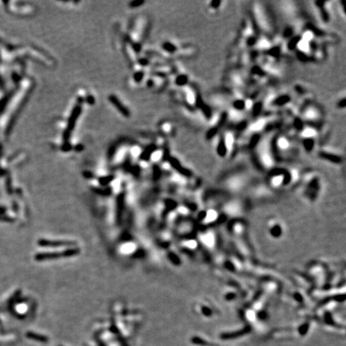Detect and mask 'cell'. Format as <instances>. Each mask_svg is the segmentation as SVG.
Returning a JSON list of instances; mask_svg holds the SVG:
<instances>
[{
	"label": "cell",
	"mask_w": 346,
	"mask_h": 346,
	"mask_svg": "<svg viewBox=\"0 0 346 346\" xmlns=\"http://www.w3.org/2000/svg\"><path fill=\"white\" fill-rule=\"evenodd\" d=\"M41 245L44 246H65V245H70V242H63V241H48V240H41L40 241Z\"/></svg>",
	"instance_id": "2"
},
{
	"label": "cell",
	"mask_w": 346,
	"mask_h": 346,
	"mask_svg": "<svg viewBox=\"0 0 346 346\" xmlns=\"http://www.w3.org/2000/svg\"><path fill=\"white\" fill-rule=\"evenodd\" d=\"M205 242L208 245H212L213 244V236L211 235H207L205 236Z\"/></svg>",
	"instance_id": "10"
},
{
	"label": "cell",
	"mask_w": 346,
	"mask_h": 346,
	"mask_svg": "<svg viewBox=\"0 0 346 346\" xmlns=\"http://www.w3.org/2000/svg\"><path fill=\"white\" fill-rule=\"evenodd\" d=\"M282 180H283V178H282L281 176H276V177H275V178L273 180V184H275V185H279V184L282 182Z\"/></svg>",
	"instance_id": "12"
},
{
	"label": "cell",
	"mask_w": 346,
	"mask_h": 346,
	"mask_svg": "<svg viewBox=\"0 0 346 346\" xmlns=\"http://www.w3.org/2000/svg\"><path fill=\"white\" fill-rule=\"evenodd\" d=\"M26 336L29 338L33 339V340H35V341H41V342H47V340H48L47 336H44L42 335H38V334H35L34 333H28Z\"/></svg>",
	"instance_id": "3"
},
{
	"label": "cell",
	"mask_w": 346,
	"mask_h": 346,
	"mask_svg": "<svg viewBox=\"0 0 346 346\" xmlns=\"http://www.w3.org/2000/svg\"><path fill=\"white\" fill-rule=\"evenodd\" d=\"M232 144H233V137L232 136V134H228L226 136V145L229 148L230 147H232Z\"/></svg>",
	"instance_id": "6"
},
{
	"label": "cell",
	"mask_w": 346,
	"mask_h": 346,
	"mask_svg": "<svg viewBox=\"0 0 346 346\" xmlns=\"http://www.w3.org/2000/svg\"><path fill=\"white\" fill-rule=\"evenodd\" d=\"M77 253H79V249H69L67 250L66 252L63 253H44V254H40L37 256V259L38 260H47V259H54V258H58V257H60L62 256H65V257H71L73 255H76Z\"/></svg>",
	"instance_id": "1"
},
{
	"label": "cell",
	"mask_w": 346,
	"mask_h": 346,
	"mask_svg": "<svg viewBox=\"0 0 346 346\" xmlns=\"http://www.w3.org/2000/svg\"><path fill=\"white\" fill-rule=\"evenodd\" d=\"M288 145H289V144H288V140L286 139H284V138H281V139L278 140V146L281 147V148H282V149H285V148H287V147H288Z\"/></svg>",
	"instance_id": "5"
},
{
	"label": "cell",
	"mask_w": 346,
	"mask_h": 346,
	"mask_svg": "<svg viewBox=\"0 0 346 346\" xmlns=\"http://www.w3.org/2000/svg\"><path fill=\"white\" fill-rule=\"evenodd\" d=\"M264 126V121H259V122H257V123H255L254 125L252 126V128H253V130H260V129H261V128Z\"/></svg>",
	"instance_id": "11"
},
{
	"label": "cell",
	"mask_w": 346,
	"mask_h": 346,
	"mask_svg": "<svg viewBox=\"0 0 346 346\" xmlns=\"http://www.w3.org/2000/svg\"><path fill=\"white\" fill-rule=\"evenodd\" d=\"M216 216H217V214H216V213L215 211H209V212L207 213V221H213V220H214L216 219Z\"/></svg>",
	"instance_id": "7"
},
{
	"label": "cell",
	"mask_w": 346,
	"mask_h": 346,
	"mask_svg": "<svg viewBox=\"0 0 346 346\" xmlns=\"http://www.w3.org/2000/svg\"><path fill=\"white\" fill-rule=\"evenodd\" d=\"M303 135H304V136L306 137L313 136H315V131L311 128H308L306 130H304V132H303Z\"/></svg>",
	"instance_id": "9"
},
{
	"label": "cell",
	"mask_w": 346,
	"mask_h": 346,
	"mask_svg": "<svg viewBox=\"0 0 346 346\" xmlns=\"http://www.w3.org/2000/svg\"><path fill=\"white\" fill-rule=\"evenodd\" d=\"M298 47H299L300 50H301L302 51H308L309 50V42H306L304 40H302L301 41H300L298 43Z\"/></svg>",
	"instance_id": "4"
},
{
	"label": "cell",
	"mask_w": 346,
	"mask_h": 346,
	"mask_svg": "<svg viewBox=\"0 0 346 346\" xmlns=\"http://www.w3.org/2000/svg\"><path fill=\"white\" fill-rule=\"evenodd\" d=\"M313 38V34L311 32H306L303 35V40L306 41V42H309L310 40H312Z\"/></svg>",
	"instance_id": "8"
}]
</instances>
